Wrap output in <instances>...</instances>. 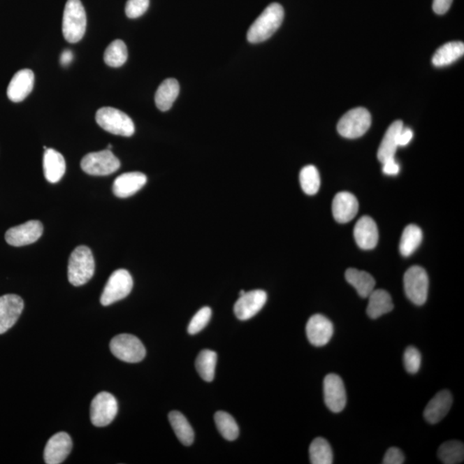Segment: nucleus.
I'll return each mask as SVG.
<instances>
[{"label":"nucleus","mask_w":464,"mask_h":464,"mask_svg":"<svg viewBox=\"0 0 464 464\" xmlns=\"http://www.w3.org/2000/svg\"><path fill=\"white\" fill-rule=\"evenodd\" d=\"M284 9L278 3H272L257 17L247 33L250 43H260L270 38L284 20Z\"/></svg>","instance_id":"f257e3e1"},{"label":"nucleus","mask_w":464,"mask_h":464,"mask_svg":"<svg viewBox=\"0 0 464 464\" xmlns=\"http://www.w3.org/2000/svg\"><path fill=\"white\" fill-rule=\"evenodd\" d=\"M87 18L80 0H67L64 10L62 32L67 42L77 43L83 38Z\"/></svg>","instance_id":"f03ea898"},{"label":"nucleus","mask_w":464,"mask_h":464,"mask_svg":"<svg viewBox=\"0 0 464 464\" xmlns=\"http://www.w3.org/2000/svg\"><path fill=\"white\" fill-rule=\"evenodd\" d=\"M95 260L87 246H78L69 258L68 280L74 287L87 283L94 275Z\"/></svg>","instance_id":"7ed1b4c3"},{"label":"nucleus","mask_w":464,"mask_h":464,"mask_svg":"<svg viewBox=\"0 0 464 464\" xmlns=\"http://www.w3.org/2000/svg\"><path fill=\"white\" fill-rule=\"evenodd\" d=\"M96 121L103 129L115 136L130 137L136 132L132 119L117 108H101L96 112Z\"/></svg>","instance_id":"20e7f679"},{"label":"nucleus","mask_w":464,"mask_h":464,"mask_svg":"<svg viewBox=\"0 0 464 464\" xmlns=\"http://www.w3.org/2000/svg\"><path fill=\"white\" fill-rule=\"evenodd\" d=\"M404 291L413 304L424 305L428 299L429 279L424 268L414 266L404 275Z\"/></svg>","instance_id":"39448f33"},{"label":"nucleus","mask_w":464,"mask_h":464,"mask_svg":"<svg viewBox=\"0 0 464 464\" xmlns=\"http://www.w3.org/2000/svg\"><path fill=\"white\" fill-rule=\"evenodd\" d=\"M133 287V278L129 271L125 269L115 271L104 287L100 298L101 304L108 306L122 300L130 294Z\"/></svg>","instance_id":"423d86ee"},{"label":"nucleus","mask_w":464,"mask_h":464,"mask_svg":"<svg viewBox=\"0 0 464 464\" xmlns=\"http://www.w3.org/2000/svg\"><path fill=\"white\" fill-rule=\"evenodd\" d=\"M111 353L121 361L126 363H138L143 361L147 351L136 336L122 334L115 336L110 342Z\"/></svg>","instance_id":"0eeeda50"},{"label":"nucleus","mask_w":464,"mask_h":464,"mask_svg":"<svg viewBox=\"0 0 464 464\" xmlns=\"http://www.w3.org/2000/svg\"><path fill=\"white\" fill-rule=\"evenodd\" d=\"M372 125V116L364 108L348 111L340 119L338 130L340 136L347 138H357L364 136Z\"/></svg>","instance_id":"6e6552de"},{"label":"nucleus","mask_w":464,"mask_h":464,"mask_svg":"<svg viewBox=\"0 0 464 464\" xmlns=\"http://www.w3.org/2000/svg\"><path fill=\"white\" fill-rule=\"evenodd\" d=\"M121 167V162L110 150L92 152L85 155L81 161V168L85 173L92 175L113 174Z\"/></svg>","instance_id":"1a4fd4ad"},{"label":"nucleus","mask_w":464,"mask_h":464,"mask_svg":"<svg viewBox=\"0 0 464 464\" xmlns=\"http://www.w3.org/2000/svg\"><path fill=\"white\" fill-rule=\"evenodd\" d=\"M117 412L118 403L115 396L108 392H101L92 402V423L97 428L107 426L114 421Z\"/></svg>","instance_id":"9d476101"},{"label":"nucleus","mask_w":464,"mask_h":464,"mask_svg":"<svg viewBox=\"0 0 464 464\" xmlns=\"http://www.w3.org/2000/svg\"><path fill=\"white\" fill-rule=\"evenodd\" d=\"M324 402L333 413H340L345 409L347 393L340 377L336 374H328L324 381Z\"/></svg>","instance_id":"9b49d317"},{"label":"nucleus","mask_w":464,"mask_h":464,"mask_svg":"<svg viewBox=\"0 0 464 464\" xmlns=\"http://www.w3.org/2000/svg\"><path fill=\"white\" fill-rule=\"evenodd\" d=\"M43 233V224L38 220H31L7 231L6 241L14 247L29 245L38 240Z\"/></svg>","instance_id":"f8f14e48"},{"label":"nucleus","mask_w":464,"mask_h":464,"mask_svg":"<svg viewBox=\"0 0 464 464\" xmlns=\"http://www.w3.org/2000/svg\"><path fill=\"white\" fill-rule=\"evenodd\" d=\"M268 295L263 290L243 293L234 305V313L239 320L245 321L256 316L267 302Z\"/></svg>","instance_id":"ddd939ff"},{"label":"nucleus","mask_w":464,"mask_h":464,"mask_svg":"<svg viewBox=\"0 0 464 464\" xmlns=\"http://www.w3.org/2000/svg\"><path fill=\"white\" fill-rule=\"evenodd\" d=\"M24 308V303L20 296L6 294L0 297V335L14 326Z\"/></svg>","instance_id":"4468645a"},{"label":"nucleus","mask_w":464,"mask_h":464,"mask_svg":"<svg viewBox=\"0 0 464 464\" xmlns=\"http://www.w3.org/2000/svg\"><path fill=\"white\" fill-rule=\"evenodd\" d=\"M333 334H334V326L332 321L324 315L317 314L307 321V338L313 346L327 345L331 342Z\"/></svg>","instance_id":"2eb2a0df"},{"label":"nucleus","mask_w":464,"mask_h":464,"mask_svg":"<svg viewBox=\"0 0 464 464\" xmlns=\"http://www.w3.org/2000/svg\"><path fill=\"white\" fill-rule=\"evenodd\" d=\"M73 449V441L66 433L55 434L48 441L44 450V461L47 464H59L65 461Z\"/></svg>","instance_id":"dca6fc26"},{"label":"nucleus","mask_w":464,"mask_h":464,"mask_svg":"<svg viewBox=\"0 0 464 464\" xmlns=\"http://www.w3.org/2000/svg\"><path fill=\"white\" fill-rule=\"evenodd\" d=\"M35 84V75L31 70L22 69L14 75L11 78L7 96L11 102L20 103L27 97L34 88Z\"/></svg>","instance_id":"f3484780"},{"label":"nucleus","mask_w":464,"mask_h":464,"mask_svg":"<svg viewBox=\"0 0 464 464\" xmlns=\"http://www.w3.org/2000/svg\"><path fill=\"white\" fill-rule=\"evenodd\" d=\"M332 211L334 218L338 223L350 222L357 215L358 202L353 194L340 192L336 194L333 201Z\"/></svg>","instance_id":"a211bd4d"},{"label":"nucleus","mask_w":464,"mask_h":464,"mask_svg":"<svg viewBox=\"0 0 464 464\" xmlns=\"http://www.w3.org/2000/svg\"><path fill=\"white\" fill-rule=\"evenodd\" d=\"M354 234L355 241L362 249H372L379 242V230L377 224L368 216L362 217L358 219L354 227Z\"/></svg>","instance_id":"6ab92c4d"},{"label":"nucleus","mask_w":464,"mask_h":464,"mask_svg":"<svg viewBox=\"0 0 464 464\" xmlns=\"http://www.w3.org/2000/svg\"><path fill=\"white\" fill-rule=\"evenodd\" d=\"M452 403H454V398H452L450 391H440L426 405L424 410L425 420L429 424H437L447 416Z\"/></svg>","instance_id":"aec40b11"},{"label":"nucleus","mask_w":464,"mask_h":464,"mask_svg":"<svg viewBox=\"0 0 464 464\" xmlns=\"http://www.w3.org/2000/svg\"><path fill=\"white\" fill-rule=\"evenodd\" d=\"M147 182V175L141 172H129L115 180L113 192L119 198L130 197L143 188Z\"/></svg>","instance_id":"412c9836"},{"label":"nucleus","mask_w":464,"mask_h":464,"mask_svg":"<svg viewBox=\"0 0 464 464\" xmlns=\"http://www.w3.org/2000/svg\"><path fill=\"white\" fill-rule=\"evenodd\" d=\"M66 161L61 153L51 148L45 151L43 169L48 182L56 183L61 181L66 173Z\"/></svg>","instance_id":"4be33fe9"},{"label":"nucleus","mask_w":464,"mask_h":464,"mask_svg":"<svg viewBox=\"0 0 464 464\" xmlns=\"http://www.w3.org/2000/svg\"><path fill=\"white\" fill-rule=\"evenodd\" d=\"M403 127L402 121H396L389 127L385 133L383 140L381 142L379 152H377V159L382 164L388 160L395 159L396 150L398 145V136L400 131Z\"/></svg>","instance_id":"5701e85b"},{"label":"nucleus","mask_w":464,"mask_h":464,"mask_svg":"<svg viewBox=\"0 0 464 464\" xmlns=\"http://www.w3.org/2000/svg\"><path fill=\"white\" fill-rule=\"evenodd\" d=\"M180 92L178 81L175 78H167L157 89L155 103L159 110L163 112L171 110L177 100Z\"/></svg>","instance_id":"b1692460"},{"label":"nucleus","mask_w":464,"mask_h":464,"mask_svg":"<svg viewBox=\"0 0 464 464\" xmlns=\"http://www.w3.org/2000/svg\"><path fill=\"white\" fill-rule=\"evenodd\" d=\"M368 298L369 303L366 312L372 319H377L384 314L391 312L394 308L391 295L386 291L373 290Z\"/></svg>","instance_id":"393cba45"},{"label":"nucleus","mask_w":464,"mask_h":464,"mask_svg":"<svg viewBox=\"0 0 464 464\" xmlns=\"http://www.w3.org/2000/svg\"><path fill=\"white\" fill-rule=\"evenodd\" d=\"M345 277L347 282L355 288L361 298H368L375 288V280L368 272L349 268L346 271Z\"/></svg>","instance_id":"a878e982"},{"label":"nucleus","mask_w":464,"mask_h":464,"mask_svg":"<svg viewBox=\"0 0 464 464\" xmlns=\"http://www.w3.org/2000/svg\"><path fill=\"white\" fill-rule=\"evenodd\" d=\"M464 55V44L462 42L445 43L436 51L433 57V64L437 67L451 65Z\"/></svg>","instance_id":"bb28decb"},{"label":"nucleus","mask_w":464,"mask_h":464,"mask_svg":"<svg viewBox=\"0 0 464 464\" xmlns=\"http://www.w3.org/2000/svg\"><path fill=\"white\" fill-rule=\"evenodd\" d=\"M169 421L180 442L186 447L194 443V430L184 415L178 411H172L169 414Z\"/></svg>","instance_id":"cd10ccee"},{"label":"nucleus","mask_w":464,"mask_h":464,"mask_svg":"<svg viewBox=\"0 0 464 464\" xmlns=\"http://www.w3.org/2000/svg\"><path fill=\"white\" fill-rule=\"evenodd\" d=\"M423 234L420 227L409 224L404 229L400 242V252L403 256H410L419 248L422 242Z\"/></svg>","instance_id":"c85d7f7f"},{"label":"nucleus","mask_w":464,"mask_h":464,"mask_svg":"<svg viewBox=\"0 0 464 464\" xmlns=\"http://www.w3.org/2000/svg\"><path fill=\"white\" fill-rule=\"evenodd\" d=\"M218 355L215 351L202 350L196 361V368L201 379L205 382H212L215 379V369Z\"/></svg>","instance_id":"c756f323"},{"label":"nucleus","mask_w":464,"mask_h":464,"mask_svg":"<svg viewBox=\"0 0 464 464\" xmlns=\"http://www.w3.org/2000/svg\"><path fill=\"white\" fill-rule=\"evenodd\" d=\"M310 460L312 464L333 463L332 448L324 437H317L310 444L309 449Z\"/></svg>","instance_id":"7c9ffc66"},{"label":"nucleus","mask_w":464,"mask_h":464,"mask_svg":"<svg viewBox=\"0 0 464 464\" xmlns=\"http://www.w3.org/2000/svg\"><path fill=\"white\" fill-rule=\"evenodd\" d=\"M437 456L444 464L461 463L464 458V445L458 440L447 441L440 445Z\"/></svg>","instance_id":"2f4dec72"},{"label":"nucleus","mask_w":464,"mask_h":464,"mask_svg":"<svg viewBox=\"0 0 464 464\" xmlns=\"http://www.w3.org/2000/svg\"><path fill=\"white\" fill-rule=\"evenodd\" d=\"M215 421L219 432L228 441H233L238 439L239 435V428L237 422L231 414L226 412L219 411L215 415Z\"/></svg>","instance_id":"473e14b6"},{"label":"nucleus","mask_w":464,"mask_h":464,"mask_svg":"<svg viewBox=\"0 0 464 464\" xmlns=\"http://www.w3.org/2000/svg\"><path fill=\"white\" fill-rule=\"evenodd\" d=\"M129 57L126 44L122 40H115L106 48L104 61L111 67H119L126 63Z\"/></svg>","instance_id":"72a5a7b5"},{"label":"nucleus","mask_w":464,"mask_h":464,"mask_svg":"<svg viewBox=\"0 0 464 464\" xmlns=\"http://www.w3.org/2000/svg\"><path fill=\"white\" fill-rule=\"evenodd\" d=\"M299 180L303 191L309 196H314L320 189V175L315 166H307L303 168Z\"/></svg>","instance_id":"f704fd0d"},{"label":"nucleus","mask_w":464,"mask_h":464,"mask_svg":"<svg viewBox=\"0 0 464 464\" xmlns=\"http://www.w3.org/2000/svg\"><path fill=\"white\" fill-rule=\"evenodd\" d=\"M212 317V310L209 307H203L196 315L194 316L192 320L188 327V332L190 335H196L201 332L208 324Z\"/></svg>","instance_id":"c9c22d12"},{"label":"nucleus","mask_w":464,"mask_h":464,"mask_svg":"<svg viewBox=\"0 0 464 464\" xmlns=\"http://www.w3.org/2000/svg\"><path fill=\"white\" fill-rule=\"evenodd\" d=\"M404 366L407 372L411 374H415L419 372L421 365V354L420 351L414 347H409L404 351L403 355Z\"/></svg>","instance_id":"e433bc0d"},{"label":"nucleus","mask_w":464,"mask_h":464,"mask_svg":"<svg viewBox=\"0 0 464 464\" xmlns=\"http://www.w3.org/2000/svg\"><path fill=\"white\" fill-rule=\"evenodd\" d=\"M150 0H129L126 5V15L129 18H138L147 13Z\"/></svg>","instance_id":"4c0bfd02"},{"label":"nucleus","mask_w":464,"mask_h":464,"mask_svg":"<svg viewBox=\"0 0 464 464\" xmlns=\"http://www.w3.org/2000/svg\"><path fill=\"white\" fill-rule=\"evenodd\" d=\"M405 461V456L400 449L391 447L389 449L383 459L384 464H402Z\"/></svg>","instance_id":"58836bf2"},{"label":"nucleus","mask_w":464,"mask_h":464,"mask_svg":"<svg viewBox=\"0 0 464 464\" xmlns=\"http://www.w3.org/2000/svg\"><path fill=\"white\" fill-rule=\"evenodd\" d=\"M454 0H433V9L437 15H444L451 8Z\"/></svg>","instance_id":"ea45409f"},{"label":"nucleus","mask_w":464,"mask_h":464,"mask_svg":"<svg viewBox=\"0 0 464 464\" xmlns=\"http://www.w3.org/2000/svg\"><path fill=\"white\" fill-rule=\"evenodd\" d=\"M414 137L413 131H412L409 127H403L402 130L400 131L398 136V145L399 147H406V145L410 143L412 138Z\"/></svg>","instance_id":"a19ab883"},{"label":"nucleus","mask_w":464,"mask_h":464,"mask_svg":"<svg viewBox=\"0 0 464 464\" xmlns=\"http://www.w3.org/2000/svg\"><path fill=\"white\" fill-rule=\"evenodd\" d=\"M383 171L385 175H396L400 172V166L395 159L388 160L383 164Z\"/></svg>","instance_id":"79ce46f5"},{"label":"nucleus","mask_w":464,"mask_h":464,"mask_svg":"<svg viewBox=\"0 0 464 464\" xmlns=\"http://www.w3.org/2000/svg\"><path fill=\"white\" fill-rule=\"evenodd\" d=\"M73 53L69 50L63 52L61 56V63L62 66H68L73 61Z\"/></svg>","instance_id":"37998d69"}]
</instances>
